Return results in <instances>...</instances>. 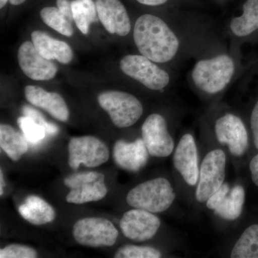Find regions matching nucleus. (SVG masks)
I'll use <instances>...</instances> for the list:
<instances>
[{
	"label": "nucleus",
	"instance_id": "1",
	"mask_svg": "<svg viewBox=\"0 0 258 258\" xmlns=\"http://www.w3.org/2000/svg\"><path fill=\"white\" fill-rule=\"evenodd\" d=\"M134 40L142 55L159 63L171 60L179 49V40L174 32L161 18L152 15L137 19Z\"/></svg>",
	"mask_w": 258,
	"mask_h": 258
},
{
	"label": "nucleus",
	"instance_id": "2",
	"mask_svg": "<svg viewBox=\"0 0 258 258\" xmlns=\"http://www.w3.org/2000/svg\"><path fill=\"white\" fill-rule=\"evenodd\" d=\"M175 192L165 178H156L141 183L127 195L129 206L152 213L166 211L174 203Z\"/></svg>",
	"mask_w": 258,
	"mask_h": 258
},
{
	"label": "nucleus",
	"instance_id": "3",
	"mask_svg": "<svg viewBox=\"0 0 258 258\" xmlns=\"http://www.w3.org/2000/svg\"><path fill=\"white\" fill-rule=\"evenodd\" d=\"M235 73V64L230 56L222 55L200 60L192 71L195 86L204 92L217 93L227 86Z\"/></svg>",
	"mask_w": 258,
	"mask_h": 258
},
{
	"label": "nucleus",
	"instance_id": "4",
	"mask_svg": "<svg viewBox=\"0 0 258 258\" xmlns=\"http://www.w3.org/2000/svg\"><path fill=\"white\" fill-rule=\"evenodd\" d=\"M98 101L100 106L109 115L113 124L118 128L132 126L143 114L142 103L128 93L105 91L98 95Z\"/></svg>",
	"mask_w": 258,
	"mask_h": 258
},
{
	"label": "nucleus",
	"instance_id": "5",
	"mask_svg": "<svg viewBox=\"0 0 258 258\" xmlns=\"http://www.w3.org/2000/svg\"><path fill=\"white\" fill-rule=\"evenodd\" d=\"M64 184L71 189L66 201L75 205L97 202L106 196L105 176L98 171H86L68 176Z\"/></svg>",
	"mask_w": 258,
	"mask_h": 258
},
{
	"label": "nucleus",
	"instance_id": "6",
	"mask_svg": "<svg viewBox=\"0 0 258 258\" xmlns=\"http://www.w3.org/2000/svg\"><path fill=\"white\" fill-rule=\"evenodd\" d=\"M73 235L79 244L86 247H111L116 242L118 232L113 224L101 217H86L75 223Z\"/></svg>",
	"mask_w": 258,
	"mask_h": 258
},
{
	"label": "nucleus",
	"instance_id": "7",
	"mask_svg": "<svg viewBox=\"0 0 258 258\" xmlns=\"http://www.w3.org/2000/svg\"><path fill=\"white\" fill-rule=\"evenodd\" d=\"M120 69L126 76L154 91L164 89L170 81L165 71L142 55L125 56L120 60Z\"/></svg>",
	"mask_w": 258,
	"mask_h": 258
},
{
	"label": "nucleus",
	"instance_id": "8",
	"mask_svg": "<svg viewBox=\"0 0 258 258\" xmlns=\"http://www.w3.org/2000/svg\"><path fill=\"white\" fill-rule=\"evenodd\" d=\"M70 167L77 170L81 164L86 167L95 168L108 161L110 152L108 147L92 136L74 137L69 144Z\"/></svg>",
	"mask_w": 258,
	"mask_h": 258
},
{
	"label": "nucleus",
	"instance_id": "9",
	"mask_svg": "<svg viewBox=\"0 0 258 258\" xmlns=\"http://www.w3.org/2000/svg\"><path fill=\"white\" fill-rule=\"evenodd\" d=\"M226 161V154L221 149L211 151L203 159L196 191V199L199 203H206L224 184Z\"/></svg>",
	"mask_w": 258,
	"mask_h": 258
},
{
	"label": "nucleus",
	"instance_id": "10",
	"mask_svg": "<svg viewBox=\"0 0 258 258\" xmlns=\"http://www.w3.org/2000/svg\"><path fill=\"white\" fill-rule=\"evenodd\" d=\"M142 139L152 157H169L174 149V139L168 132L165 118L153 113L147 117L142 128Z\"/></svg>",
	"mask_w": 258,
	"mask_h": 258
},
{
	"label": "nucleus",
	"instance_id": "11",
	"mask_svg": "<svg viewBox=\"0 0 258 258\" xmlns=\"http://www.w3.org/2000/svg\"><path fill=\"white\" fill-rule=\"evenodd\" d=\"M160 219L152 212L135 209L123 214L120 220L122 233L134 242H144L153 238L160 228Z\"/></svg>",
	"mask_w": 258,
	"mask_h": 258
},
{
	"label": "nucleus",
	"instance_id": "12",
	"mask_svg": "<svg viewBox=\"0 0 258 258\" xmlns=\"http://www.w3.org/2000/svg\"><path fill=\"white\" fill-rule=\"evenodd\" d=\"M215 134L218 142L229 148L232 155L241 157L248 146V136L243 122L239 117L227 113L217 120Z\"/></svg>",
	"mask_w": 258,
	"mask_h": 258
},
{
	"label": "nucleus",
	"instance_id": "13",
	"mask_svg": "<svg viewBox=\"0 0 258 258\" xmlns=\"http://www.w3.org/2000/svg\"><path fill=\"white\" fill-rule=\"evenodd\" d=\"M18 56L20 67L29 79L34 81H50L57 74L56 64L40 55L32 42L26 41L22 44Z\"/></svg>",
	"mask_w": 258,
	"mask_h": 258
},
{
	"label": "nucleus",
	"instance_id": "14",
	"mask_svg": "<svg viewBox=\"0 0 258 258\" xmlns=\"http://www.w3.org/2000/svg\"><path fill=\"white\" fill-rule=\"evenodd\" d=\"M174 166L189 186L198 183L199 174L198 148L191 134L180 139L174 154Z\"/></svg>",
	"mask_w": 258,
	"mask_h": 258
},
{
	"label": "nucleus",
	"instance_id": "15",
	"mask_svg": "<svg viewBox=\"0 0 258 258\" xmlns=\"http://www.w3.org/2000/svg\"><path fill=\"white\" fill-rule=\"evenodd\" d=\"M96 6L98 19L107 31L121 37L128 35L132 29L130 19L120 0H96Z\"/></svg>",
	"mask_w": 258,
	"mask_h": 258
},
{
	"label": "nucleus",
	"instance_id": "16",
	"mask_svg": "<svg viewBox=\"0 0 258 258\" xmlns=\"http://www.w3.org/2000/svg\"><path fill=\"white\" fill-rule=\"evenodd\" d=\"M149 154L143 139L133 142L118 140L113 149V158L115 164L122 169L137 172L147 165Z\"/></svg>",
	"mask_w": 258,
	"mask_h": 258
},
{
	"label": "nucleus",
	"instance_id": "17",
	"mask_svg": "<svg viewBox=\"0 0 258 258\" xmlns=\"http://www.w3.org/2000/svg\"><path fill=\"white\" fill-rule=\"evenodd\" d=\"M25 96L29 103L45 110L55 119L62 122L69 120V108L58 93L48 92L37 86H27L25 88Z\"/></svg>",
	"mask_w": 258,
	"mask_h": 258
},
{
	"label": "nucleus",
	"instance_id": "18",
	"mask_svg": "<svg viewBox=\"0 0 258 258\" xmlns=\"http://www.w3.org/2000/svg\"><path fill=\"white\" fill-rule=\"evenodd\" d=\"M32 42L40 55L48 60H56L62 64L71 62L74 57L69 44L52 38L46 32L35 30L31 34Z\"/></svg>",
	"mask_w": 258,
	"mask_h": 258
},
{
	"label": "nucleus",
	"instance_id": "19",
	"mask_svg": "<svg viewBox=\"0 0 258 258\" xmlns=\"http://www.w3.org/2000/svg\"><path fill=\"white\" fill-rule=\"evenodd\" d=\"M19 213L33 225H43L55 219V210L40 197L31 195L19 207Z\"/></svg>",
	"mask_w": 258,
	"mask_h": 258
},
{
	"label": "nucleus",
	"instance_id": "20",
	"mask_svg": "<svg viewBox=\"0 0 258 258\" xmlns=\"http://www.w3.org/2000/svg\"><path fill=\"white\" fill-rule=\"evenodd\" d=\"M0 147L14 161L20 160L28 150V142L25 136L8 124L0 125Z\"/></svg>",
	"mask_w": 258,
	"mask_h": 258
},
{
	"label": "nucleus",
	"instance_id": "21",
	"mask_svg": "<svg viewBox=\"0 0 258 258\" xmlns=\"http://www.w3.org/2000/svg\"><path fill=\"white\" fill-rule=\"evenodd\" d=\"M245 192L241 185H236L222 200L214 212L226 220H235L240 216L243 209Z\"/></svg>",
	"mask_w": 258,
	"mask_h": 258
},
{
	"label": "nucleus",
	"instance_id": "22",
	"mask_svg": "<svg viewBox=\"0 0 258 258\" xmlns=\"http://www.w3.org/2000/svg\"><path fill=\"white\" fill-rule=\"evenodd\" d=\"M230 28L239 37L247 36L258 29V0L245 2L242 15L232 19Z\"/></svg>",
	"mask_w": 258,
	"mask_h": 258
},
{
	"label": "nucleus",
	"instance_id": "23",
	"mask_svg": "<svg viewBox=\"0 0 258 258\" xmlns=\"http://www.w3.org/2000/svg\"><path fill=\"white\" fill-rule=\"evenodd\" d=\"M232 258H258V225L247 227L232 249Z\"/></svg>",
	"mask_w": 258,
	"mask_h": 258
},
{
	"label": "nucleus",
	"instance_id": "24",
	"mask_svg": "<svg viewBox=\"0 0 258 258\" xmlns=\"http://www.w3.org/2000/svg\"><path fill=\"white\" fill-rule=\"evenodd\" d=\"M42 21L64 36L71 37L74 34L72 22L55 7H47L40 11Z\"/></svg>",
	"mask_w": 258,
	"mask_h": 258
},
{
	"label": "nucleus",
	"instance_id": "25",
	"mask_svg": "<svg viewBox=\"0 0 258 258\" xmlns=\"http://www.w3.org/2000/svg\"><path fill=\"white\" fill-rule=\"evenodd\" d=\"M18 123L25 138L31 144H38L46 136L45 128L38 124L30 117L25 115L20 117L18 120Z\"/></svg>",
	"mask_w": 258,
	"mask_h": 258
},
{
	"label": "nucleus",
	"instance_id": "26",
	"mask_svg": "<svg viewBox=\"0 0 258 258\" xmlns=\"http://www.w3.org/2000/svg\"><path fill=\"white\" fill-rule=\"evenodd\" d=\"M159 249L149 246L124 245L115 252V258H159Z\"/></svg>",
	"mask_w": 258,
	"mask_h": 258
},
{
	"label": "nucleus",
	"instance_id": "27",
	"mask_svg": "<svg viewBox=\"0 0 258 258\" xmlns=\"http://www.w3.org/2000/svg\"><path fill=\"white\" fill-rule=\"evenodd\" d=\"M37 252L35 249L23 244H11L0 250L1 258H35Z\"/></svg>",
	"mask_w": 258,
	"mask_h": 258
},
{
	"label": "nucleus",
	"instance_id": "28",
	"mask_svg": "<svg viewBox=\"0 0 258 258\" xmlns=\"http://www.w3.org/2000/svg\"><path fill=\"white\" fill-rule=\"evenodd\" d=\"M22 111H23L24 115L30 117L38 124L43 126L45 129L46 134H48V135H56V134L58 133L59 128L57 127V125L47 122L45 117L40 112L35 110V108H31V107L28 106H25L22 108Z\"/></svg>",
	"mask_w": 258,
	"mask_h": 258
},
{
	"label": "nucleus",
	"instance_id": "29",
	"mask_svg": "<svg viewBox=\"0 0 258 258\" xmlns=\"http://www.w3.org/2000/svg\"><path fill=\"white\" fill-rule=\"evenodd\" d=\"M72 11L74 21L76 23V26L83 34L87 35L89 31L91 23L88 20L87 15L85 13L82 5L80 4L79 2L77 0H73L72 1Z\"/></svg>",
	"mask_w": 258,
	"mask_h": 258
},
{
	"label": "nucleus",
	"instance_id": "30",
	"mask_svg": "<svg viewBox=\"0 0 258 258\" xmlns=\"http://www.w3.org/2000/svg\"><path fill=\"white\" fill-rule=\"evenodd\" d=\"M230 191V186L227 183H224L216 192L213 194L206 202L207 208L209 210H215L219 206L222 200Z\"/></svg>",
	"mask_w": 258,
	"mask_h": 258
},
{
	"label": "nucleus",
	"instance_id": "31",
	"mask_svg": "<svg viewBox=\"0 0 258 258\" xmlns=\"http://www.w3.org/2000/svg\"><path fill=\"white\" fill-rule=\"evenodd\" d=\"M82 5L85 13L87 15L90 23L98 21V16L97 13L96 6L93 0H77Z\"/></svg>",
	"mask_w": 258,
	"mask_h": 258
},
{
	"label": "nucleus",
	"instance_id": "32",
	"mask_svg": "<svg viewBox=\"0 0 258 258\" xmlns=\"http://www.w3.org/2000/svg\"><path fill=\"white\" fill-rule=\"evenodd\" d=\"M57 8L70 21L73 22L72 1L71 0H57Z\"/></svg>",
	"mask_w": 258,
	"mask_h": 258
},
{
	"label": "nucleus",
	"instance_id": "33",
	"mask_svg": "<svg viewBox=\"0 0 258 258\" xmlns=\"http://www.w3.org/2000/svg\"><path fill=\"white\" fill-rule=\"evenodd\" d=\"M251 128L253 134L254 144L258 149V101L252 110L251 115Z\"/></svg>",
	"mask_w": 258,
	"mask_h": 258
},
{
	"label": "nucleus",
	"instance_id": "34",
	"mask_svg": "<svg viewBox=\"0 0 258 258\" xmlns=\"http://www.w3.org/2000/svg\"><path fill=\"white\" fill-rule=\"evenodd\" d=\"M251 177L256 186H258V154L252 159L249 164Z\"/></svg>",
	"mask_w": 258,
	"mask_h": 258
},
{
	"label": "nucleus",
	"instance_id": "35",
	"mask_svg": "<svg viewBox=\"0 0 258 258\" xmlns=\"http://www.w3.org/2000/svg\"><path fill=\"white\" fill-rule=\"evenodd\" d=\"M141 4L149 5V6H158L164 4L167 0H137Z\"/></svg>",
	"mask_w": 258,
	"mask_h": 258
},
{
	"label": "nucleus",
	"instance_id": "36",
	"mask_svg": "<svg viewBox=\"0 0 258 258\" xmlns=\"http://www.w3.org/2000/svg\"><path fill=\"white\" fill-rule=\"evenodd\" d=\"M0 195L3 196L4 194V188L5 186V181L4 179V176H3V170H0Z\"/></svg>",
	"mask_w": 258,
	"mask_h": 258
},
{
	"label": "nucleus",
	"instance_id": "37",
	"mask_svg": "<svg viewBox=\"0 0 258 258\" xmlns=\"http://www.w3.org/2000/svg\"><path fill=\"white\" fill-rule=\"evenodd\" d=\"M10 4L18 6V5H22L25 3L26 0H9Z\"/></svg>",
	"mask_w": 258,
	"mask_h": 258
},
{
	"label": "nucleus",
	"instance_id": "38",
	"mask_svg": "<svg viewBox=\"0 0 258 258\" xmlns=\"http://www.w3.org/2000/svg\"><path fill=\"white\" fill-rule=\"evenodd\" d=\"M8 0H0V8H3L8 3Z\"/></svg>",
	"mask_w": 258,
	"mask_h": 258
}]
</instances>
